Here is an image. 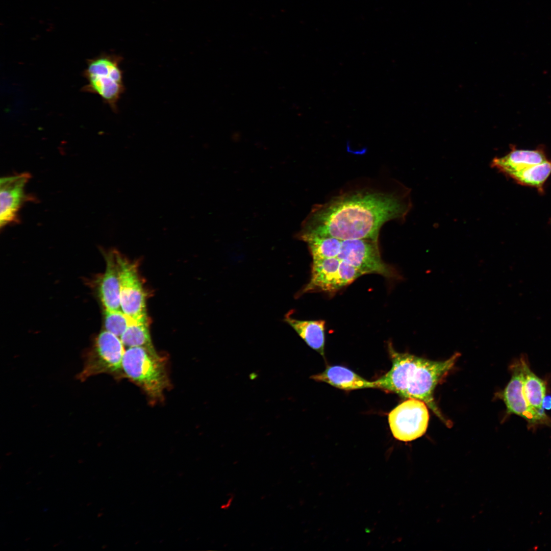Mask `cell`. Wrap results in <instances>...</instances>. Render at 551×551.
Listing matches in <instances>:
<instances>
[{
	"instance_id": "cell-10",
	"label": "cell",
	"mask_w": 551,
	"mask_h": 551,
	"mask_svg": "<svg viewBox=\"0 0 551 551\" xmlns=\"http://www.w3.org/2000/svg\"><path fill=\"white\" fill-rule=\"evenodd\" d=\"M30 176L23 172L0 179L1 229L17 220L19 210L26 199L24 189Z\"/></svg>"
},
{
	"instance_id": "cell-15",
	"label": "cell",
	"mask_w": 551,
	"mask_h": 551,
	"mask_svg": "<svg viewBox=\"0 0 551 551\" xmlns=\"http://www.w3.org/2000/svg\"><path fill=\"white\" fill-rule=\"evenodd\" d=\"M284 319L310 347L324 356L325 324L324 320L297 319L291 316L290 312L286 314Z\"/></svg>"
},
{
	"instance_id": "cell-11",
	"label": "cell",
	"mask_w": 551,
	"mask_h": 551,
	"mask_svg": "<svg viewBox=\"0 0 551 551\" xmlns=\"http://www.w3.org/2000/svg\"><path fill=\"white\" fill-rule=\"evenodd\" d=\"M338 257L313 260L309 282L300 294L314 291L333 293L339 290Z\"/></svg>"
},
{
	"instance_id": "cell-22",
	"label": "cell",
	"mask_w": 551,
	"mask_h": 551,
	"mask_svg": "<svg viewBox=\"0 0 551 551\" xmlns=\"http://www.w3.org/2000/svg\"><path fill=\"white\" fill-rule=\"evenodd\" d=\"M542 407L544 409L548 410L551 409V395H545L542 402Z\"/></svg>"
},
{
	"instance_id": "cell-12",
	"label": "cell",
	"mask_w": 551,
	"mask_h": 551,
	"mask_svg": "<svg viewBox=\"0 0 551 551\" xmlns=\"http://www.w3.org/2000/svg\"><path fill=\"white\" fill-rule=\"evenodd\" d=\"M105 258L106 268L99 284V295L105 309L120 310V281L115 252Z\"/></svg>"
},
{
	"instance_id": "cell-16",
	"label": "cell",
	"mask_w": 551,
	"mask_h": 551,
	"mask_svg": "<svg viewBox=\"0 0 551 551\" xmlns=\"http://www.w3.org/2000/svg\"><path fill=\"white\" fill-rule=\"evenodd\" d=\"M524 380L522 392L529 405L532 408L543 411L542 402L546 392L545 382L530 369L527 357L523 355Z\"/></svg>"
},
{
	"instance_id": "cell-9",
	"label": "cell",
	"mask_w": 551,
	"mask_h": 551,
	"mask_svg": "<svg viewBox=\"0 0 551 551\" xmlns=\"http://www.w3.org/2000/svg\"><path fill=\"white\" fill-rule=\"evenodd\" d=\"M429 420L428 406L424 402L415 398L403 402L388 415V422L393 436L405 442L422 436L427 429Z\"/></svg>"
},
{
	"instance_id": "cell-18",
	"label": "cell",
	"mask_w": 551,
	"mask_h": 551,
	"mask_svg": "<svg viewBox=\"0 0 551 551\" xmlns=\"http://www.w3.org/2000/svg\"><path fill=\"white\" fill-rule=\"evenodd\" d=\"M551 174V160L529 166L507 176L517 183L536 188L544 192V185Z\"/></svg>"
},
{
	"instance_id": "cell-13",
	"label": "cell",
	"mask_w": 551,
	"mask_h": 551,
	"mask_svg": "<svg viewBox=\"0 0 551 551\" xmlns=\"http://www.w3.org/2000/svg\"><path fill=\"white\" fill-rule=\"evenodd\" d=\"M547 160L543 149H517L514 147L506 155L494 158L491 166L506 176Z\"/></svg>"
},
{
	"instance_id": "cell-5",
	"label": "cell",
	"mask_w": 551,
	"mask_h": 551,
	"mask_svg": "<svg viewBox=\"0 0 551 551\" xmlns=\"http://www.w3.org/2000/svg\"><path fill=\"white\" fill-rule=\"evenodd\" d=\"M120 337L105 331L95 339L92 348L86 353L83 370L77 375L83 382L88 378L101 373H107L116 379L124 377L122 363L125 352Z\"/></svg>"
},
{
	"instance_id": "cell-2",
	"label": "cell",
	"mask_w": 551,
	"mask_h": 551,
	"mask_svg": "<svg viewBox=\"0 0 551 551\" xmlns=\"http://www.w3.org/2000/svg\"><path fill=\"white\" fill-rule=\"evenodd\" d=\"M392 360L390 370L377 381L375 388L395 393L407 398L424 402L446 425L452 423L446 419L434 397L436 386L453 369L460 354L456 353L444 361H433L409 353H398L391 343L388 345Z\"/></svg>"
},
{
	"instance_id": "cell-20",
	"label": "cell",
	"mask_w": 551,
	"mask_h": 551,
	"mask_svg": "<svg viewBox=\"0 0 551 551\" xmlns=\"http://www.w3.org/2000/svg\"><path fill=\"white\" fill-rule=\"evenodd\" d=\"M132 320L120 310H105L106 330L119 337L122 335Z\"/></svg>"
},
{
	"instance_id": "cell-8",
	"label": "cell",
	"mask_w": 551,
	"mask_h": 551,
	"mask_svg": "<svg viewBox=\"0 0 551 551\" xmlns=\"http://www.w3.org/2000/svg\"><path fill=\"white\" fill-rule=\"evenodd\" d=\"M360 270L364 274L376 273L388 278H398V273L382 259L378 240L358 239L342 240L337 257Z\"/></svg>"
},
{
	"instance_id": "cell-14",
	"label": "cell",
	"mask_w": 551,
	"mask_h": 551,
	"mask_svg": "<svg viewBox=\"0 0 551 551\" xmlns=\"http://www.w3.org/2000/svg\"><path fill=\"white\" fill-rule=\"evenodd\" d=\"M311 378L344 390L375 388L374 381H368L352 370L340 365L329 366Z\"/></svg>"
},
{
	"instance_id": "cell-6",
	"label": "cell",
	"mask_w": 551,
	"mask_h": 551,
	"mask_svg": "<svg viewBox=\"0 0 551 551\" xmlns=\"http://www.w3.org/2000/svg\"><path fill=\"white\" fill-rule=\"evenodd\" d=\"M511 373L510 381L497 396L504 402L507 413L515 414L527 422L528 428L533 431L539 425L551 428V418L544 412L533 409L528 404L522 392L524 380L523 355L515 360L509 367Z\"/></svg>"
},
{
	"instance_id": "cell-1",
	"label": "cell",
	"mask_w": 551,
	"mask_h": 551,
	"mask_svg": "<svg viewBox=\"0 0 551 551\" xmlns=\"http://www.w3.org/2000/svg\"><path fill=\"white\" fill-rule=\"evenodd\" d=\"M410 192L361 189L345 192L316 205L299 233L331 237L341 240H378L382 226L403 220L411 207Z\"/></svg>"
},
{
	"instance_id": "cell-7",
	"label": "cell",
	"mask_w": 551,
	"mask_h": 551,
	"mask_svg": "<svg viewBox=\"0 0 551 551\" xmlns=\"http://www.w3.org/2000/svg\"><path fill=\"white\" fill-rule=\"evenodd\" d=\"M120 281V307L132 320L148 322L146 294L135 263L115 252Z\"/></svg>"
},
{
	"instance_id": "cell-3",
	"label": "cell",
	"mask_w": 551,
	"mask_h": 551,
	"mask_svg": "<svg viewBox=\"0 0 551 551\" xmlns=\"http://www.w3.org/2000/svg\"><path fill=\"white\" fill-rule=\"evenodd\" d=\"M122 368L124 377L139 386L152 400L162 399L169 386L164 359L156 351L139 346L128 348Z\"/></svg>"
},
{
	"instance_id": "cell-21",
	"label": "cell",
	"mask_w": 551,
	"mask_h": 551,
	"mask_svg": "<svg viewBox=\"0 0 551 551\" xmlns=\"http://www.w3.org/2000/svg\"><path fill=\"white\" fill-rule=\"evenodd\" d=\"M364 274L360 270L348 262L341 260L338 267V284L340 289L348 285Z\"/></svg>"
},
{
	"instance_id": "cell-17",
	"label": "cell",
	"mask_w": 551,
	"mask_h": 551,
	"mask_svg": "<svg viewBox=\"0 0 551 551\" xmlns=\"http://www.w3.org/2000/svg\"><path fill=\"white\" fill-rule=\"evenodd\" d=\"M298 238L309 247L313 260L337 257L342 240L331 237L298 233Z\"/></svg>"
},
{
	"instance_id": "cell-19",
	"label": "cell",
	"mask_w": 551,
	"mask_h": 551,
	"mask_svg": "<svg viewBox=\"0 0 551 551\" xmlns=\"http://www.w3.org/2000/svg\"><path fill=\"white\" fill-rule=\"evenodd\" d=\"M120 338L124 346L128 348L139 346L156 351L152 342L148 322L131 321Z\"/></svg>"
},
{
	"instance_id": "cell-4",
	"label": "cell",
	"mask_w": 551,
	"mask_h": 551,
	"mask_svg": "<svg viewBox=\"0 0 551 551\" xmlns=\"http://www.w3.org/2000/svg\"><path fill=\"white\" fill-rule=\"evenodd\" d=\"M121 61L118 56L102 55L87 61L83 72L87 83L82 91L98 95L114 112L118 111L117 103L126 90Z\"/></svg>"
}]
</instances>
